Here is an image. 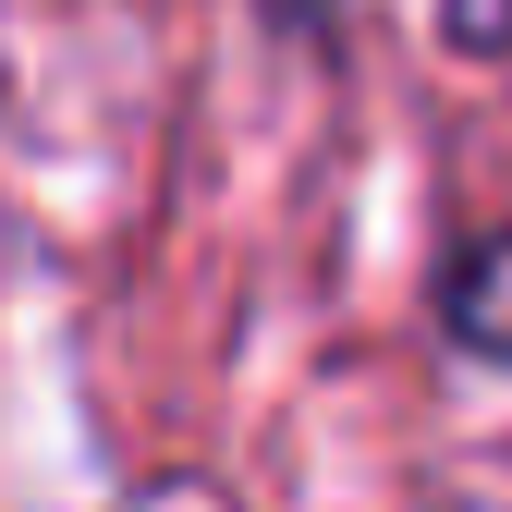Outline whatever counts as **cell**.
<instances>
[{"instance_id":"obj_2","label":"cell","mask_w":512,"mask_h":512,"mask_svg":"<svg viewBox=\"0 0 512 512\" xmlns=\"http://www.w3.org/2000/svg\"><path fill=\"white\" fill-rule=\"evenodd\" d=\"M293 13H317V0H293Z\"/></svg>"},{"instance_id":"obj_1","label":"cell","mask_w":512,"mask_h":512,"mask_svg":"<svg viewBox=\"0 0 512 512\" xmlns=\"http://www.w3.org/2000/svg\"><path fill=\"white\" fill-rule=\"evenodd\" d=\"M439 317H452V342L512 366V232H476L452 256V281H439Z\"/></svg>"}]
</instances>
